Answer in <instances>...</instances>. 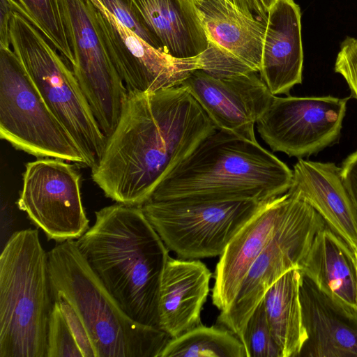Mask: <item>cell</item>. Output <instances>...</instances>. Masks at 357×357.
<instances>
[{"instance_id":"13","label":"cell","mask_w":357,"mask_h":357,"mask_svg":"<svg viewBox=\"0 0 357 357\" xmlns=\"http://www.w3.org/2000/svg\"><path fill=\"white\" fill-rule=\"evenodd\" d=\"M96 20L107 54L128 92H152L177 86L201 69L199 56L173 57L146 42L96 0Z\"/></svg>"},{"instance_id":"33","label":"cell","mask_w":357,"mask_h":357,"mask_svg":"<svg viewBox=\"0 0 357 357\" xmlns=\"http://www.w3.org/2000/svg\"><path fill=\"white\" fill-rule=\"evenodd\" d=\"M236 8L250 18L266 22L249 0H227Z\"/></svg>"},{"instance_id":"9","label":"cell","mask_w":357,"mask_h":357,"mask_svg":"<svg viewBox=\"0 0 357 357\" xmlns=\"http://www.w3.org/2000/svg\"><path fill=\"white\" fill-rule=\"evenodd\" d=\"M287 193V208L275 234L252 264L231 305L218 317V322L240 340L268 289L289 270L300 268L315 236L327 225L308 203Z\"/></svg>"},{"instance_id":"6","label":"cell","mask_w":357,"mask_h":357,"mask_svg":"<svg viewBox=\"0 0 357 357\" xmlns=\"http://www.w3.org/2000/svg\"><path fill=\"white\" fill-rule=\"evenodd\" d=\"M10 43L17 60L46 105L73 137L86 167L100 158L107 137L102 132L73 69L44 35L13 10Z\"/></svg>"},{"instance_id":"30","label":"cell","mask_w":357,"mask_h":357,"mask_svg":"<svg viewBox=\"0 0 357 357\" xmlns=\"http://www.w3.org/2000/svg\"><path fill=\"white\" fill-rule=\"evenodd\" d=\"M56 301L67 321L75 340L82 352L83 357H97L94 345L89 332L73 307L64 299L58 298Z\"/></svg>"},{"instance_id":"3","label":"cell","mask_w":357,"mask_h":357,"mask_svg":"<svg viewBox=\"0 0 357 357\" xmlns=\"http://www.w3.org/2000/svg\"><path fill=\"white\" fill-rule=\"evenodd\" d=\"M292 178L293 170L257 140L217 128L162 179L148 199L267 202L286 193Z\"/></svg>"},{"instance_id":"20","label":"cell","mask_w":357,"mask_h":357,"mask_svg":"<svg viewBox=\"0 0 357 357\" xmlns=\"http://www.w3.org/2000/svg\"><path fill=\"white\" fill-rule=\"evenodd\" d=\"M195 3L208 45L259 73L266 23L248 17L227 0Z\"/></svg>"},{"instance_id":"35","label":"cell","mask_w":357,"mask_h":357,"mask_svg":"<svg viewBox=\"0 0 357 357\" xmlns=\"http://www.w3.org/2000/svg\"><path fill=\"white\" fill-rule=\"evenodd\" d=\"M356 268V304H357V250L355 251Z\"/></svg>"},{"instance_id":"24","label":"cell","mask_w":357,"mask_h":357,"mask_svg":"<svg viewBox=\"0 0 357 357\" xmlns=\"http://www.w3.org/2000/svg\"><path fill=\"white\" fill-rule=\"evenodd\" d=\"M245 357L243 343L230 330L202 324L167 344L160 357Z\"/></svg>"},{"instance_id":"16","label":"cell","mask_w":357,"mask_h":357,"mask_svg":"<svg viewBox=\"0 0 357 357\" xmlns=\"http://www.w3.org/2000/svg\"><path fill=\"white\" fill-rule=\"evenodd\" d=\"M287 192L268 201L235 235L214 272L213 304L225 311L233 303L250 267L275 234L284 215Z\"/></svg>"},{"instance_id":"26","label":"cell","mask_w":357,"mask_h":357,"mask_svg":"<svg viewBox=\"0 0 357 357\" xmlns=\"http://www.w3.org/2000/svg\"><path fill=\"white\" fill-rule=\"evenodd\" d=\"M241 341L245 357H282L268 326L263 299L250 317Z\"/></svg>"},{"instance_id":"17","label":"cell","mask_w":357,"mask_h":357,"mask_svg":"<svg viewBox=\"0 0 357 357\" xmlns=\"http://www.w3.org/2000/svg\"><path fill=\"white\" fill-rule=\"evenodd\" d=\"M301 12L294 0H277L267 13L260 77L273 96L289 95L303 79Z\"/></svg>"},{"instance_id":"25","label":"cell","mask_w":357,"mask_h":357,"mask_svg":"<svg viewBox=\"0 0 357 357\" xmlns=\"http://www.w3.org/2000/svg\"><path fill=\"white\" fill-rule=\"evenodd\" d=\"M17 11L33 24L71 68L75 59L59 0H8Z\"/></svg>"},{"instance_id":"5","label":"cell","mask_w":357,"mask_h":357,"mask_svg":"<svg viewBox=\"0 0 357 357\" xmlns=\"http://www.w3.org/2000/svg\"><path fill=\"white\" fill-rule=\"evenodd\" d=\"M53 303L38 230L15 231L0 256V357H46Z\"/></svg>"},{"instance_id":"31","label":"cell","mask_w":357,"mask_h":357,"mask_svg":"<svg viewBox=\"0 0 357 357\" xmlns=\"http://www.w3.org/2000/svg\"><path fill=\"white\" fill-rule=\"evenodd\" d=\"M340 168L343 182L357 207V150L344 159Z\"/></svg>"},{"instance_id":"7","label":"cell","mask_w":357,"mask_h":357,"mask_svg":"<svg viewBox=\"0 0 357 357\" xmlns=\"http://www.w3.org/2000/svg\"><path fill=\"white\" fill-rule=\"evenodd\" d=\"M268 202L148 199L140 207L168 250L181 259H199L220 256Z\"/></svg>"},{"instance_id":"29","label":"cell","mask_w":357,"mask_h":357,"mask_svg":"<svg viewBox=\"0 0 357 357\" xmlns=\"http://www.w3.org/2000/svg\"><path fill=\"white\" fill-rule=\"evenodd\" d=\"M334 69L346 81L351 96L357 100V38L347 37L341 43Z\"/></svg>"},{"instance_id":"36","label":"cell","mask_w":357,"mask_h":357,"mask_svg":"<svg viewBox=\"0 0 357 357\" xmlns=\"http://www.w3.org/2000/svg\"><path fill=\"white\" fill-rule=\"evenodd\" d=\"M252 4L257 5L259 3V0H249Z\"/></svg>"},{"instance_id":"18","label":"cell","mask_w":357,"mask_h":357,"mask_svg":"<svg viewBox=\"0 0 357 357\" xmlns=\"http://www.w3.org/2000/svg\"><path fill=\"white\" fill-rule=\"evenodd\" d=\"M288 192L308 203L333 231L357 250V207L340 167L333 162L298 159Z\"/></svg>"},{"instance_id":"27","label":"cell","mask_w":357,"mask_h":357,"mask_svg":"<svg viewBox=\"0 0 357 357\" xmlns=\"http://www.w3.org/2000/svg\"><path fill=\"white\" fill-rule=\"evenodd\" d=\"M83 357L59 303L54 301L47 333L46 357Z\"/></svg>"},{"instance_id":"2","label":"cell","mask_w":357,"mask_h":357,"mask_svg":"<svg viewBox=\"0 0 357 357\" xmlns=\"http://www.w3.org/2000/svg\"><path fill=\"white\" fill-rule=\"evenodd\" d=\"M77 239L91 266L134 321L160 328L159 298L168 248L140 206L116 203L95 212Z\"/></svg>"},{"instance_id":"34","label":"cell","mask_w":357,"mask_h":357,"mask_svg":"<svg viewBox=\"0 0 357 357\" xmlns=\"http://www.w3.org/2000/svg\"><path fill=\"white\" fill-rule=\"evenodd\" d=\"M263 6L264 7L266 13L271 8V6L276 2L277 0H260Z\"/></svg>"},{"instance_id":"1","label":"cell","mask_w":357,"mask_h":357,"mask_svg":"<svg viewBox=\"0 0 357 357\" xmlns=\"http://www.w3.org/2000/svg\"><path fill=\"white\" fill-rule=\"evenodd\" d=\"M216 126L181 85L128 92L119 122L91 168L116 203L140 206L162 179Z\"/></svg>"},{"instance_id":"23","label":"cell","mask_w":357,"mask_h":357,"mask_svg":"<svg viewBox=\"0 0 357 357\" xmlns=\"http://www.w3.org/2000/svg\"><path fill=\"white\" fill-rule=\"evenodd\" d=\"M301 281L300 269H291L263 298L268 326L282 357H298L307 338L300 300Z\"/></svg>"},{"instance_id":"12","label":"cell","mask_w":357,"mask_h":357,"mask_svg":"<svg viewBox=\"0 0 357 357\" xmlns=\"http://www.w3.org/2000/svg\"><path fill=\"white\" fill-rule=\"evenodd\" d=\"M80 176L66 160L43 158L26 165L17 205L49 239H77L89 227Z\"/></svg>"},{"instance_id":"22","label":"cell","mask_w":357,"mask_h":357,"mask_svg":"<svg viewBox=\"0 0 357 357\" xmlns=\"http://www.w3.org/2000/svg\"><path fill=\"white\" fill-rule=\"evenodd\" d=\"M299 269L320 290L357 308L355 251L328 225L315 236Z\"/></svg>"},{"instance_id":"19","label":"cell","mask_w":357,"mask_h":357,"mask_svg":"<svg viewBox=\"0 0 357 357\" xmlns=\"http://www.w3.org/2000/svg\"><path fill=\"white\" fill-rule=\"evenodd\" d=\"M212 277L199 259L169 257L160 284V328L172 338L201 324V311L206 303Z\"/></svg>"},{"instance_id":"32","label":"cell","mask_w":357,"mask_h":357,"mask_svg":"<svg viewBox=\"0 0 357 357\" xmlns=\"http://www.w3.org/2000/svg\"><path fill=\"white\" fill-rule=\"evenodd\" d=\"M12 13L8 1L0 0V50L11 49L9 30Z\"/></svg>"},{"instance_id":"15","label":"cell","mask_w":357,"mask_h":357,"mask_svg":"<svg viewBox=\"0 0 357 357\" xmlns=\"http://www.w3.org/2000/svg\"><path fill=\"white\" fill-rule=\"evenodd\" d=\"M300 300L307 338L298 357H357V308L303 275Z\"/></svg>"},{"instance_id":"10","label":"cell","mask_w":357,"mask_h":357,"mask_svg":"<svg viewBox=\"0 0 357 357\" xmlns=\"http://www.w3.org/2000/svg\"><path fill=\"white\" fill-rule=\"evenodd\" d=\"M75 63L73 71L105 137L114 130L128 96L100 36L91 0H59Z\"/></svg>"},{"instance_id":"11","label":"cell","mask_w":357,"mask_h":357,"mask_svg":"<svg viewBox=\"0 0 357 357\" xmlns=\"http://www.w3.org/2000/svg\"><path fill=\"white\" fill-rule=\"evenodd\" d=\"M349 99L274 96L257 131L274 152L298 159L315 155L339 141Z\"/></svg>"},{"instance_id":"28","label":"cell","mask_w":357,"mask_h":357,"mask_svg":"<svg viewBox=\"0 0 357 357\" xmlns=\"http://www.w3.org/2000/svg\"><path fill=\"white\" fill-rule=\"evenodd\" d=\"M96 1L113 14L123 25L146 42L163 50L158 39L144 24L130 0Z\"/></svg>"},{"instance_id":"14","label":"cell","mask_w":357,"mask_h":357,"mask_svg":"<svg viewBox=\"0 0 357 357\" xmlns=\"http://www.w3.org/2000/svg\"><path fill=\"white\" fill-rule=\"evenodd\" d=\"M202 106L218 129L257 140L255 125L273 98L257 72L215 75L193 71L181 84Z\"/></svg>"},{"instance_id":"8","label":"cell","mask_w":357,"mask_h":357,"mask_svg":"<svg viewBox=\"0 0 357 357\" xmlns=\"http://www.w3.org/2000/svg\"><path fill=\"white\" fill-rule=\"evenodd\" d=\"M0 137L34 156L86 167L75 142L46 105L12 49L0 50Z\"/></svg>"},{"instance_id":"21","label":"cell","mask_w":357,"mask_h":357,"mask_svg":"<svg viewBox=\"0 0 357 357\" xmlns=\"http://www.w3.org/2000/svg\"><path fill=\"white\" fill-rule=\"evenodd\" d=\"M162 50L178 59L196 57L208 47L195 0H130Z\"/></svg>"},{"instance_id":"4","label":"cell","mask_w":357,"mask_h":357,"mask_svg":"<svg viewBox=\"0 0 357 357\" xmlns=\"http://www.w3.org/2000/svg\"><path fill=\"white\" fill-rule=\"evenodd\" d=\"M53 301L61 298L86 326L97 357H160L172 337L132 319L91 269L75 239L47 252Z\"/></svg>"}]
</instances>
